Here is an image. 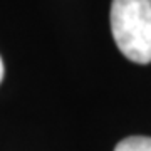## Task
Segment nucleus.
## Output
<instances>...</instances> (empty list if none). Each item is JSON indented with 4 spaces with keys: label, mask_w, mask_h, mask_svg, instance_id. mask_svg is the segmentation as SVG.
Masks as SVG:
<instances>
[{
    "label": "nucleus",
    "mask_w": 151,
    "mask_h": 151,
    "mask_svg": "<svg viewBox=\"0 0 151 151\" xmlns=\"http://www.w3.org/2000/svg\"><path fill=\"white\" fill-rule=\"evenodd\" d=\"M109 20L124 57L136 64L151 62V0H113Z\"/></svg>",
    "instance_id": "nucleus-1"
},
{
    "label": "nucleus",
    "mask_w": 151,
    "mask_h": 151,
    "mask_svg": "<svg viewBox=\"0 0 151 151\" xmlns=\"http://www.w3.org/2000/svg\"><path fill=\"white\" fill-rule=\"evenodd\" d=\"M114 151H151V138L148 136H129L119 141Z\"/></svg>",
    "instance_id": "nucleus-2"
},
{
    "label": "nucleus",
    "mask_w": 151,
    "mask_h": 151,
    "mask_svg": "<svg viewBox=\"0 0 151 151\" xmlns=\"http://www.w3.org/2000/svg\"><path fill=\"white\" fill-rule=\"evenodd\" d=\"M4 79V62H2V57H0V82Z\"/></svg>",
    "instance_id": "nucleus-3"
}]
</instances>
